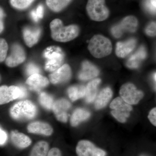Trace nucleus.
<instances>
[{"mask_svg":"<svg viewBox=\"0 0 156 156\" xmlns=\"http://www.w3.org/2000/svg\"><path fill=\"white\" fill-rule=\"evenodd\" d=\"M51 37L54 41L59 42H67L72 41L79 35L80 28L77 25L64 26L59 19H55L50 23Z\"/></svg>","mask_w":156,"mask_h":156,"instance_id":"obj_1","label":"nucleus"},{"mask_svg":"<svg viewBox=\"0 0 156 156\" xmlns=\"http://www.w3.org/2000/svg\"><path fill=\"white\" fill-rule=\"evenodd\" d=\"M37 107L30 100L18 101L10 108L11 118L18 121H25L32 119L36 116Z\"/></svg>","mask_w":156,"mask_h":156,"instance_id":"obj_2","label":"nucleus"},{"mask_svg":"<svg viewBox=\"0 0 156 156\" xmlns=\"http://www.w3.org/2000/svg\"><path fill=\"white\" fill-rule=\"evenodd\" d=\"M88 50L95 58H101L112 53V46L108 38L101 35H96L90 40Z\"/></svg>","mask_w":156,"mask_h":156,"instance_id":"obj_3","label":"nucleus"},{"mask_svg":"<svg viewBox=\"0 0 156 156\" xmlns=\"http://www.w3.org/2000/svg\"><path fill=\"white\" fill-rule=\"evenodd\" d=\"M43 56L46 59L45 69L50 72H53L61 67L64 60V52L57 46H50L45 49Z\"/></svg>","mask_w":156,"mask_h":156,"instance_id":"obj_4","label":"nucleus"},{"mask_svg":"<svg viewBox=\"0 0 156 156\" xmlns=\"http://www.w3.org/2000/svg\"><path fill=\"white\" fill-rule=\"evenodd\" d=\"M87 10L90 18L95 21H104L109 15V11L105 5V0H88Z\"/></svg>","mask_w":156,"mask_h":156,"instance_id":"obj_5","label":"nucleus"},{"mask_svg":"<svg viewBox=\"0 0 156 156\" xmlns=\"http://www.w3.org/2000/svg\"><path fill=\"white\" fill-rule=\"evenodd\" d=\"M27 91L23 87L11 86L0 87V105L9 103L17 99L27 96Z\"/></svg>","mask_w":156,"mask_h":156,"instance_id":"obj_6","label":"nucleus"},{"mask_svg":"<svg viewBox=\"0 0 156 156\" xmlns=\"http://www.w3.org/2000/svg\"><path fill=\"white\" fill-rule=\"evenodd\" d=\"M112 115L115 119L121 123H125L130 115L132 107L126 103L121 97L115 98L110 104Z\"/></svg>","mask_w":156,"mask_h":156,"instance_id":"obj_7","label":"nucleus"},{"mask_svg":"<svg viewBox=\"0 0 156 156\" xmlns=\"http://www.w3.org/2000/svg\"><path fill=\"white\" fill-rule=\"evenodd\" d=\"M138 26V20L133 16H127L119 23L113 27L111 32L115 37L119 38L126 32L134 33Z\"/></svg>","mask_w":156,"mask_h":156,"instance_id":"obj_8","label":"nucleus"},{"mask_svg":"<svg viewBox=\"0 0 156 156\" xmlns=\"http://www.w3.org/2000/svg\"><path fill=\"white\" fill-rule=\"evenodd\" d=\"M119 93L121 98L130 105L137 104L144 97L143 92L138 90L131 83L122 85L120 88Z\"/></svg>","mask_w":156,"mask_h":156,"instance_id":"obj_9","label":"nucleus"},{"mask_svg":"<svg viewBox=\"0 0 156 156\" xmlns=\"http://www.w3.org/2000/svg\"><path fill=\"white\" fill-rule=\"evenodd\" d=\"M78 156H105V151L95 146L92 143L87 140H81L76 147Z\"/></svg>","mask_w":156,"mask_h":156,"instance_id":"obj_10","label":"nucleus"},{"mask_svg":"<svg viewBox=\"0 0 156 156\" xmlns=\"http://www.w3.org/2000/svg\"><path fill=\"white\" fill-rule=\"evenodd\" d=\"M26 58L23 48L18 44H14L11 48V53L5 60V64L9 67H16L25 61Z\"/></svg>","mask_w":156,"mask_h":156,"instance_id":"obj_11","label":"nucleus"},{"mask_svg":"<svg viewBox=\"0 0 156 156\" xmlns=\"http://www.w3.org/2000/svg\"><path fill=\"white\" fill-rule=\"evenodd\" d=\"M71 104L66 99L61 98L54 101L53 109L56 119L59 122L66 123L67 122V112L70 108Z\"/></svg>","mask_w":156,"mask_h":156,"instance_id":"obj_12","label":"nucleus"},{"mask_svg":"<svg viewBox=\"0 0 156 156\" xmlns=\"http://www.w3.org/2000/svg\"><path fill=\"white\" fill-rule=\"evenodd\" d=\"M72 71L67 64L62 66L49 75L50 80L53 84L65 83L69 80L71 77Z\"/></svg>","mask_w":156,"mask_h":156,"instance_id":"obj_13","label":"nucleus"},{"mask_svg":"<svg viewBox=\"0 0 156 156\" xmlns=\"http://www.w3.org/2000/svg\"><path fill=\"white\" fill-rule=\"evenodd\" d=\"M99 74L98 68L90 62L86 60L82 63V69L78 74V78L81 80H89L96 77Z\"/></svg>","mask_w":156,"mask_h":156,"instance_id":"obj_14","label":"nucleus"},{"mask_svg":"<svg viewBox=\"0 0 156 156\" xmlns=\"http://www.w3.org/2000/svg\"><path fill=\"white\" fill-rule=\"evenodd\" d=\"M136 39L131 38L125 42H119L116 45L115 53L120 58H125L136 48Z\"/></svg>","mask_w":156,"mask_h":156,"instance_id":"obj_15","label":"nucleus"},{"mask_svg":"<svg viewBox=\"0 0 156 156\" xmlns=\"http://www.w3.org/2000/svg\"><path fill=\"white\" fill-rule=\"evenodd\" d=\"M26 83L31 90L40 92L41 89L49 85V81L46 77L37 73L29 76Z\"/></svg>","mask_w":156,"mask_h":156,"instance_id":"obj_16","label":"nucleus"},{"mask_svg":"<svg viewBox=\"0 0 156 156\" xmlns=\"http://www.w3.org/2000/svg\"><path fill=\"white\" fill-rule=\"evenodd\" d=\"M27 131L33 134L50 136L53 133V128L48 123L41 122H35L29 124Z\"/></svg>","mask_w":156,"mask_h":156,"instance_id":"obj_17","label":"nucleus"},{"mask_svg":"<svg viewBox=\"0 0 156 156\" xmlns=\"http://www.w3.org/2000/svg\"><path fill=\"white\" fill-rule=\"evenodd\" d=\"M147 56V52L144 46H141L127 60V67L132 69L139 67L140 63Z\"/></svg>","mask_w":156,"mask_h":156,"instance_id":"obj_18","label":"nucleus"},{"mask_svg":"<svg viewBox=\"0 0 156 156\" xmlns=\"http://www.w3.org/2000/svg\"><path fill=\"white\" fill-rule=\"evenodd\" d=\"M23 34L26 44L29 48H31L38 41L41 36V30L39 28L32 29L25 27L23 30Z\"/></svg>","mask_w":156,"mask_h":156,"instance_id":"obj_19","label":"nucleus"},{"mask_svg":"<svg viewBox=\"0 0 156 156\" xmlns=\"http://www.w3.org/2000/svg\"><path fill=\"white\" fill-rule=\"evenodd\" d=\"M11 140L15 146L20 149L28 147L32 142L30 138L27 135L16 131L11 132Z\"/></svg>","mask_w":156,"mask_h":156,"instance_id":"obj_20","label":"nucleus"},{"mask_svg":"<svg viewBox=\"0 0 156 156\" xmlns=\"http://www.w3.org/2000/svg\"><path fill=\"white\" fill-rule=\"evenodd\" d=\"M112 95V91L109 87H106L102 89L96 97L95 104V108L101 109L104 108L111 99Z\"/></svg>","mask_w":156,"mask_h":156,"instance_id":"obj_21","label":"nucleus"},{"mask_svg":"<svg viewBox=\"0 0 156 156\" xmlns=\"http://www.w3.org/2000/svg\"><path fill=\"white\" fill-rule=\"evenodd\" d=\"M101 82L100 79L92 80L86 87V101L88 103L93 102L97 95L98 88Z\"/></svg>","mask_w":156,"mask_h":156,"instance_id":"obj_22","label":"nucleus"},{"mask_svg":"<svg viewBox=\"0 0 156 156\" xmlns=\"http://www.w3.org/2000/svg\"><path fill=\"white\" fill-rule=\"evenodd\" d=\"M90 112L84 108L76 109L73 112L70 119V124L73 127H76L82 122L86 121L90 116Z\"/></svg>","mask_w":156,"mask_h":156,"instance_id":"obj_23","label":"nucleus"},{"mask_svg":"<svg viewBox=\"0 0 156 156\" xmlns=\"http://www.w3.org/2000/svg\"><path fill=\"white\" fill-rule=\"evenodd\" d=\"M68 94L70 100L76 101L80 98L85 97L86 87L83 85H75L70 87L67 90Z\"/></svg>","mask_w":156,"mask_h":156,"instance_id":"obj_24","label":"nucleus"},{"mask_svg":"<svg viewBox=\"0 0 156 156\" xmlns=\"http://www.w3.org/2000/svg\"><path fill=\"white\" fill-rule=\"evenodd\" d=\"M49 149V145L48 142L45 141H39L34 145L29 156H47Z\"/></svg>","mask_w":156,"mask_h":156,"instance_id":"obj_25","label":"nucleus"},{"mask_svg":"<svg viewBox=\"0 0 156 156\" xmlns=\"http://www.w3.org/2000/svg\"><path fill=\"white\" fill-rule=\"evenodd\" d=\"M72 0H46L47 5L52 11L59 12L65 9Z\"/></svg>","mask_w":156,"mask_h":156,"instance_id":"obj_26","label":"nucleus"},{"mask_svg":"<svg viewBox=\"0 0 156 156\" xmlns=\"http://www.w3.org/2000/svg\"><path fill=\"white\" fill-rule=\"evenodd\" d=\"M39 101L42 107L46 109H52L54 101L53 97L45 92H41L39 96Z\"/></svg>","mask_w":156,"mask_h":156,"instance_id":"obj_27","label":"nucleus"},{"mask_svg":"<svg viewBox=\"0 0 156 156\" xmlns=\"http://www.w3.org/2000/svg\"><path fill=\"white\" fill-rule=\"evenodd\" d=\"M34 0H10L12 7L19 10H23L28 8Z\"/></svg>","mask_w":156,"mask_h":156,"instance_id":"obj_28","label":"nucleus"},{"mask_svg":"<svg viewBox=\"0 0 156 156\" xmlns=\"http://www.w3.org/2000/svg\"><path fill=\"white\" fill-rule=\"evenodd\" d=\"M9 46L5 39L0 38V62L5 60L7 57Z\"/></svg>","mask_w":156,"mask_h":156,"instance_id":"obj_29","label":"nucleus"},{"mask_svg":"<svg viewBox=\"0 0 156 156\" xmlns=\"http://www.w3.org/2000/svg\"><path fill=\"white\" fill-rule=\"evenodd\" d=\"M31 16L35 22H38L39 20L44 17V8L41 5H39L36 10H33L31 12Z\"/></svg>","mask_w":156,"mask_h":156,"instance_id":"obj_30","label":"nucleus"},{"mask_svg":"<svg viewBox=\"0 0 156 156\" xmlns=\"http://www.w3.org/2000/svg\"><path fill=\"white\" fill-rule=\"evenodd\" d=\"M40 72L41 70L38 66L34 63H29L26 68V73L29 76L34 74L39 73Z\"/></svg>","mask_w":156,"mask_h":156,"instance_id":"obj_31","label":"nucleus"},{"mask_svg":"<svg viewBox=\"0 0 156 156\" xmlns=\"http://www.w3.org/2000/svg\"><path fill=\"white\" fill-rule=\"evenodd\" d=\"M156 23H151L145 29V32L147 35L150 37H154L156 36Z\"/></svg>","mask_w":156,"mask_h":156,"instance_id":"obj_32","label":"nucleus"},{"mask_svg":"<svg viewBox=\"0 0 156 156\" xmlns=\"http://www.w3.org/2000/svg\"><path fill=\"white\" fill-rule=\"evenodd\" d=\"M149 120H150L151 123L154 125V126H156V108H153L149 114L148 116Z\"/></svg>","mask_w":156,"mask_h":156,"instance_id":"obj_33","label":"nucleus"},{"mask_svg":"<svg viewBox=\"0 0 156 156\" xmlns=\"http://www.w3.org/2000/svg\"><path fill=\"white\" fill-rule=\"evenodd\" d=\"M5 16V15L4 10L0 7V34L3 32L5 28L4 20Z\"/></svg>","mask_w":156,"mask_h":156,"instance_id":"obj_34","label":"nucleus"},{"mask_svg":"<svg viewBox=\"0 0 156 156\" xmlns=\"http://www.w3.org/2000/svg\"><path fill=\"white\" fill-rule=\"evenodd\" d=\"M8 139V135L5 131L0 128V145H3L6 143Z\"/></svg>","mask_w":156,"mask_h":156,"instance_id":"obj_35","label":"nucleus"},{"mask_svg":"<svg viewBox=\"0 0 156 156\" xmlns=\"http://www.w3.org/2000/svg\"><path fill=\"white\" fill-rule=\"evenodd\" d=\"M47 156H62L61 151L58 148L53 147L49 151Z\"/></svg>","mask_w":156,"mask_h":156,"instance_id":"obj_36","label":"nucleus"},{"mask_svg":"<svg viewBox=\"0 0 156 156\" xmlns=\"http://www.w3.org/2000/svg\"><path fill=\"white\" fill-rule=\"evenodd\" d=\"M156 0H150L149 2H147V7L148 9L153 12H155Z\"/></svg>","mask_w":156,"mask_h":156,"instance_id":"obj_37","label":"nucleus"},{"mask_svg":"<svg viewBox=\"0 0 156 156\" xmlns=\"http://www.w3.org/2000/svg\"><path fill=\"white\" fill-rule=\"evenodd\" d=\"M140 156H149L147 155L144 154H141V155H140Z\"/></svg>","mask_w":156,"mask_h":156,"instance_id":"obj_38","label":"nucleus"},{"mask_svg":"<svg viewBox=\"0 0 156 156\" xmlns=\"http://www.w3.org/2000/svg\"><path fill=\"white\" fill-rule=\"evenodd\" d=\"M1 80H2V78H1V76L0 75V82H1Z\"/></svg>","mask_w":156,"mask_h":156,"instance_id":"obj_39","label":"nucleus"}]
</instances>
